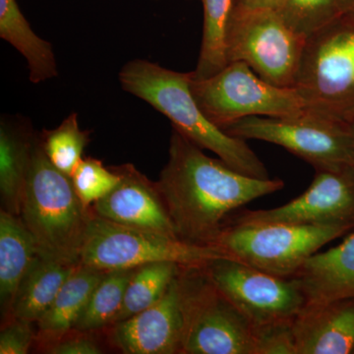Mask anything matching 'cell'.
<instances>
[{
	"label": "cell",
	"mask_w": 354,
	"mask_h": 354,
	"mask_svg": "<svg viewBox=\"0 0 354 354\" xmlns=\"http://www.w3.org/2000/svg\"><path fill=\"white\" fill-rule=\"evenodd\" d=\"M177 237L212 246L234 211L283 189L281 179H262L235 171L209 158L177 130H172L169 160L157 181Z\"/></svg>",
	"instance_id": "obj_1"
},
{
	"label": "cell",
	"mask_w": 354,
	"mask_h": 354,
	"mask_svg": "<svg viewBox=\"0 0 354 354\" xmlns=\"http://www.w3.org/2000/svg\"><path fill=\"white\" fill-rule=\"evenodd\" d=\"M192 72L183 73L155 62L134 59L120 70L121 88L157 109L171 120L172 127L203 150L215 153L235 171L271 178L264 162L247 144L209 120L191 92Z\"/></svg>",
	"instance_id": "obj_2"
},
{
	"label": "cell",
	"mask_w": 354,
	"mask_h": 354,
	"mask_svg": "<svg viewBox=\"0 0 354 354\" xmlns=\"http://www.w3.org/2000/svg\"><path fill=\"white\" fill-rule=\"evenodd\" d=\"M92 216L77 195L71 177L51 164L37 135L20 218L39 255L64 264H81Z\"/></svg>",
	"instance_id": "obj_3"
},
{
	"label": "cell",
	"mask_w": 354,
	"mask_h": 354,
	"mask_svg": "<svg viewBox=\"0 0 354 354\" xmlns=\"http://www.w3.org/2000/svg\"><path fill=\"white\" fill-rule=\"evenodd\" d=\"M307 109L346 121L354 113V14L306 39L297 85Z\"/></svg>",
	"instance_id": "obj_4"
},
{
	"label": "cell",
	"mask_w": 354,
	"mask_h": 354,
	"mask_svg": "<svg viewBox=\"0 0 354 354\" xmlns=\"http://www.w3.org/2000/svg\"><path fill=\"white\" fill-rule=\"evenodd\" d=\"M184 333L181 354H257L255 330L202 266H180Z\"/></svg>",
	"instance_id": "obj_5"
},
{
	"label": "cell",
	"mask_w": 354,
	"mask_h": 354,
	"mask_svg": "<svg viewBox=\"0 0 354 354\" xmlns=\"http://www.w3.org/2000/svg\"><path fill=\"white\" fill-rule=\"evenodd\" d=\"M351 228L346 225L227 223L212 246L221 249L230 259L260 271L292 278L305 261Z\"/></svg>",
	"instance_id": "obj_6"
},
{
	"label": "cell",
	"mask_w": 354,
	"mask_h": 354,
	"mask_svg": "<svg viewBox=\"0 0 354 354\" xmlns=\"http://www.w3.org/2000/svg\"><path fill=\"white\" fill-rule=\"evenodd\" d=\"M306 39L276 9L232 8L225 34L227 64L244 62L263 80L295 88Z\"/></svg>",
	"instance_id": "obj_7"
},
{
	"label": "cell",
	"mask_w": 354,
	"mask_h": 354,
	"mask_svg": "<svg viewBox=\"0 0 354 354\" xmlns=\"http://www.w3.org/2000/svg\"><path fill=\"white\" fill-rule=\"evenodd\" d=\"M221 257L230 258L215 246L188 243L93 215L81 254V264L108 272L162 262L202 266Z\"/></svg>",
	"instance_id": "obj_8"
},
{
	"label": "cell",
	"mask_w": 354,
	"mask_h": 354,
	"mask_svg": "<svg viewBox=\"0 0 354 354\" xmlns=\"http://www.w3.org/2000/svg\"><path fill=\"white\" fill-rule=\"evenodd\" d=\"M191 92L203 113L221 129L250 116L290 118L307 109L297 88L272 85L242 62H230L201 80L192 75Z\"/></svg>",
	"instance_id": "obj_9"
},
{
	"label": "cell",
	"mask_w": 354,
	"mask_h": 354,
	"mask_svg": "<svg viewBox=\"0 0 354 354\" xmlns=\"http://www.w3.org/2000/svg\"><path fill=\"white\" fill-rule=\"evenodd\" d=\"M223 130L246 141L259 140L283 147L315 171L354 165L353 137L346 121L313 109L290 118L250 116Z\"/></svg>",
	"instance_id": "obj_10"
},
{
	"label": "cell",
	"mask_w": 354,
	"mask_h": 354,
	"mask_svg": "<svg viewBox=\"0 0 354 354\" xmlns=\"http://www.w3.org/2000/svg\"><path fill=\"white\" fill-rule=\"evenodd\" d=\"M209 278L241 312L256 333L292 324L306 305L299 281L281 278L230 258H216L204 265Z\"/></svg>",
	"instance_id": "obj_11"
},
{
	"label": "cell",
	"mask_w": 354,
	"mask_h": 354,
	"mask_svg": "<svg viewBox=\"0 0 354 354\" xmlns=\"http://www.w3.org/2000/svg\"><path fill=\"white\" fill-rule=\"evenodd\" d=\"M227 223L234 225H346L354 227V165L319 169L300 196L278 208L241 209Z\"/></svg>",
	"instance_id": "obj_12"
},
{
	"label": "cell",
	"mask_w": 354,
	"mask_h": 354,
	"mask_svg": "<svg viewBox=\"0 0 354 354\" xmlns=\"http://www.w3.org/2000/svg\"><path fill=\"white\" fill-rule=\"evenodd\" d=\"M113 326L111 341L121 353L181 354L184 311L179 272L158 302Z\"/></svg>",
	"instance_id": "obj_13"
},
{
	"label": "cell",
	"mask_w": 354,
	"mask_h": 354,
	"mask_svg": "<svg viewBox=\"0 0 354 354\" xmlns=\"http://www.w3.org/2000/svg\"><path fill=\"white\" fill-rule=\"evenodd\" d=\"M113 167L120 174V183L91 207L93 215L178 239L157 183H152L131 164Z\"/></svg>",
	"instance_id": "obj_14"
},
{
	"label": "cell",
	"mask_w": 354,
	"mask_h": 354,
	"mask_svg": "<svg viewBox=\"0 0 354 354\" xmlns=\"http://www.w3.org/2000/svg\"><path fill=\"white\" fill-rule=\"evenodd\" d=\"M297 354H348L354 348V298L306 304L292 322Z\"/></svg>",
	"instance_id": "obj_15"
},
{
	"label": "cell",
	"mask_w": 354,
	"mask_h": 354,
	"mask_svg": "<svg viewBox=\"0 0 354 354\" xmlns=\"http://www.w3.org/2000/svg\"><path fill=\"white\" fill-rule=\"evenodd\" d=\"M38 133L20 115L0 121V197L1 209L19 216Z\"/></svg>",
	"instance_id": "obj_16"
},
{
	"label": "cell",
	"mask_w": 354,
	"mask_h": 354,
	"mask_svg": "<svg viewBox=\"0 0 354 354\" xmlns=\"http://www.w3.org/2000/svg\"><path fill=\"white\" fill-rule=\"evenodd\" d=\"M292 278L299 281L307 304L354 298V234L312 255Z\"/></svg>",
	"instance_id": "obj_17"
},
{
	"label": "cell",
	"mask_w": 354,
	"mask_h": 354,
	"mask_svg": "<svg viewBox=\"0 0 354 354\" xmlns=\"http://www.w3.org/2000/svg\"><path fill=\"white\" fill-rule=\"evenodd\" d=\"M36 243L22 218L0 211V306L3 325L12 320L18 288L37 256Z\"/></svg>",
	"instance_id": "obj_18"
},
{
	"label": "cell",
	"mask_w": 354,
	"mask_h": 354,
	"mask_svg": "<svg viewBox=\"0 0 354 354\" xmlns=\"http://www.w3.org/2000/svg\"><path fill=\"white\" fill-rule=\"evenodd\" d=\"M0 37L24 57L32 84L58 75L53 44L32 31L16 0H0Z\"/></svg>",
	"instance_id": "obj_19"
},
{
	"label": "cell",
	"mask_w": 354,
	"mask_h": 354,
	"mask_svg": "<svg viewBox=\"0 0 354 354\" xmlns=\"http://www.w3.org/2000/svg\"><path fill=\"white\" fill-rule=\"evenodd\" d=\"M104 274L106 272L86 265L77 266L50 308L36 323L39 335L55 342L74 330L88 298Z\"/></svg>",
	"instance_id": "obj_20"
},
{
	"label": "cell",
	"mask_w": 354,
	"mask_h": 354,
	"mask_svg": "<svg viewBox=\"0 0 354 354\" xmlns=\"http://www.w3.org/2000/svg\"><path fill=\"white\" fill-rule=\"evenodd\" d=\"M77 266L37 256L18 288L12 318L38 322Z\"/></svg>",
	"instance_id": "obj_21"
},
{
	"label": "cell",
	"mask_w": 354,
	"mask_h": 354,
	"mask_svg": "<svg viewBox=\"0 0 354 354\" xmlns=\"http://www.w3.org/2000/svg\"><path fill=\"white\" fill-rule=\"evenodd\" d=\"M134 269L106 272L88 298L74 330L87 333L113 325L122 307Z\"/></svg>",
	"instance_id": "obj_22"
},
{
	"label": "cell",
	"mask_w": 354,
	"mask_h": 354,
	"mask_svg": "<svg viewBox=\"0 0 354 354\" xmlns=\"http://www.w3.org/2000/svg\"><path fill=\"white\" fill-rule=\"evenodd\" d=\"M204 24L201 50L193 79L201 80L220 72L227 65L225 34L234 8V0H202Z\"/></svg>",
	"instance_id": "obj_23"
},
{
	"label": "cell",
	"mask_w": 354,
	"mask_h": 354,
	"mask_svg": "<svg viewBox=\"0 0 354 354\" xmlns=\"http://www.w3.org/2000/svg\"><path fill=\"white\" fill-rule=\"evenodd\" d=\"M176 263H152L135 268L115 323L127 320L158 302L178 274Z\"/></svg>",
	"instance_id": "obj_24"
},
{
	"label": "cell",
	"mask_w": 354,
	"mask_h": 354,
	"mask_svg": "<svg viewBox=\"0 0 354 354\" xmlns=\"http://www.w3.org/2000/svg\"><path fill=\"white\" fill-rule=\"evenodd\" d=\"M41 148L51 164L71 177L83 160L86 147L90 143V131L79 127L78 114L73 113L55 129H44L39 134Z\"/></svg>",
	"instance_id": "obj_25"
},
{
	"label": "cell",
	"mask_w": 354,
	"mask_h": 354,
	"mask_svg": "<svg viewBox=\"0 0 354 354\" xmlns=\"http://www.w3.org/2000/svg\"><path fill=\"white\" fill-rule=\"evenodd\" d=\"M274 9L292 31L305 39L342 14L341 0H279Z\"/></svg>",
	"instance_id": "obj_26"
},
{
	"label": "cell",
	"mask_w": 354,
	"mask_h": 354,
	"mask_svg": "<svg viewBox=\"0 0 354 354\" xmlns=\"http://www.w3.org/2000/svg\"><path fill=\"white\" fill-rule=\"evenodd\" d=\"M71 180L84 206L91 209L120 184L121 176L113 167H104L101 160L83 158L72 174Z\"/></svg>",
	"instance_id": "obj_27"
},
{
	"label": "cell",
	"mask_w": 354,
	"mask_h": 354,
	"mask_svg": "<svg viewBox=\"0 0 354 354\" xmlns=\"http://www.w3.org/2000/svg\"><path fill=\"white\" fill-rule=\"evenodd\" d=\"M29 321L13 319L2 326L0 333V354H26L29 353L35 333Z\"/></svg>",
	"instance_id": "obj_28"
},
{
	"label": "cell",
	"mask_w": 354,
	"mask_h": 354,
	"mask_svg": "<svg viewBox=\"0 0 354 354\" xmlns=\"http://www.w3.org/2000/svg\"><path fill=\"white\" fill-rule=\"evenodd\" d=\"M257 354H297L292 324L274 326L256 333Z\"/></svg>",
	"instance_id": "obj_29"
},
{
	"label": "cell",
	"mask_w": 354,
	"mask_h": 354,
	"mask_svg": "<svg viewBox=\"0 0 354 354\" xmlns=\"http://www.w3.org/2000/svg\"><path fill=\"white\" fill-rule=\"evenodd\" d=\"M53 354H101L102 348L91 337L84 335H66L53 342V346L48 348Z\"/></svg>",
	"instance_id": "obj_30"
},
{
	"label": "cell",
	"mask_w": 354,
	"mask_h": 354,
	"mask_svg": "<svg viewBox=\"0 0 354 354\" xmlns=\"http://www.w3.org/2000/svg\"><path fill=\"white\" fill-rule=\"evenodd\" d=\"M279 0H234V8H276Z\"/></svg>",
	"instance_id": "obj_31"
},
{
	"label": "cell",
	"mask_w": 354,
	"mask_h": 354,
	"mask_svg": "<svg viewBox=\"0 0 354 354\" xmlns=\"http://www.w3.org/2000/svg\"><path fill=\"white\" fill-rule=\"evenodd\" d=\"M342 14H354V0H341Z\"/></svg>",
	"instance_id": "obj_32"
},
{
	"label": "cell",
	"mask_w": 354,
	"mask_h": 354,
	"mask_svg": "<svg viewBox=\"0 0 354 354\" xmlns=\"http://www.w3.org/2000/svg\"><path fill=\"white\" fill-rule=\"evenodd\" d=\"M346 123H348L349 131H351V137H353L354 147V113L346 120Z\"/></svg>",
	"instance_id": "obj_33"
},
{
	"label": "cell",
	"mask_w": 354,
	"mask_h": 354,
	"mask_svg": "<svg viewBox=\"0 0 354 354\" xmlns=\"http://www.w3.org/2000/svg\"><path fill=\"white\" fill-rule=\"evenodd\" d=\"M354 353V348H353V353Z\"/></svg>",
	"instance_id": "obj_34"
}]
</instances>
